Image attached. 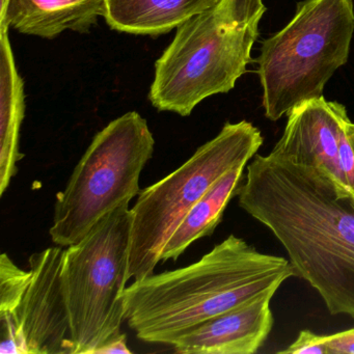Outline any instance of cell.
<instances>
[{"instance_id": "cell-8", "label": "cell", "mask_w": 354, "mask_h": 354, "mask_svg": "<svg viewBox=\"0 0 354 354\" xmlns=\"http://www.w3.org/2000/svg\"><path fill=\"white\" fill-rule=\"evenodd\" d=\"M65 250L46 248L30 256L32 279L1 353L72 354L71 322L64 293Z\"/></svg>"}, {"instance_id": "cell-9", "label": "cell", "mask_w": 354, "mask_h": 354, "mask_svg": "<svg viewBox=\"0 0 354 354\" xmlns=\"http://www.w3.org/2000/svg\"><path fill=\"white\" fill-rule=\"evenodd\" d=\"M344 105L312 99L294 107L281 140L270 154L283 160L312 167L335 189L339 198H350L339 169L341 142L348 119Z\"/></svg>"}, {"instance_id": "cell-7", "label": "cell", "mask_w": 354, "mask_h": 354, "mask_svg": "<svg viewBox=\"0 0 354 354\" xmlns=\"http://www.w3.org/2000/svg\"><path fill=\"white\" fill-rule=\"evenodd\" d=\"M132 214L126 204L103 217L88 235L66 248L64 293L71 322L72 354L98 353L121 337L128 281Z\"/></svg>"}, {"instance_id": "cell-17", "label": "cell", "mask_w": 354, "mask_h": 354, "mask_svg": "<svg viewBox=\"0 0 354 354\" xmlns=\"http://www.w3.org/2000/svg\"><path fill=\"white\" fill-rule=\"evenodd\" d=\"M322 337L327 354H354V328Z\"/></svg>"}, {"instance_id": "cell-6", "label": "cell", "mask_w": 354, "mask_h": 354, "mask_svg": "<svg viewBox=\"0 0 354 354\" xmlns=\"http://www.w3.org/2000/svg\"><path fill=\"white\" fill-rule=\"evenodd\" d=\"M155 140L146 120L130 111L95 136L57 194L49 235L55 245L68 248L84 239L109 213L142 192L140 178L152 158Z\"/></svg>"}, {"instance_id": "cell-16", "label": "cell", "mask_w": 354, "mask_h": 354, "mask_svg": "<svg viewBox=\"0 0 354 354\" xmlns=\"http://www.w3.org/2000/svg\"><path fill=\"white\" fill-rule=\"evenodd\" d=\"M281 354H327L323 337L308 329L301 330L297 339L285 350L277 352Z\"/></svg>"}, {"instance_id": "cell-19", "label": "cell", "mask_w": 354, "mask_h": 354, "mask_svg": "<svg viewBox=\"0 0 354 354\" xmlns=\"http://www.w3.org/2000/svg\"><path fill=\"white\" fill-rule=\"evenodd\" d=\"M350 133H351L352 140H353L354 144V123H350Z\"/></svg>"}, {"instance_id": "cell-1", "label": "cell", "mask_w": 354, "mask_h": 354, "mask_svg": "<svg viewBox=\"0 0 354 354\" xmlns=\"http://www.w3.org/2000/svg\"><path fill=\"white\" fill-rule=\"evenodd\" d=\"M239 206L281 242L296 277L331 315L354 319V201L339 198L314 169L257 154L246 165Z\"/></svg>"}, {"instance_id": "cell-3", "label": "cell", "mask_w": 354, "mask_h": 354, "mask_svg": "<svg viewBox=\"0 0 354 354\" xmlns=\"http://www.w3.org/2000/svg\"><path fill=\"white\" fill-rule=\"evenodd\" d=\"M265 12L263 0H221L180 24L155 64L153 106L188 117L205 99L233 90L252 63Z\"/></svg>"}, {"instance_id": "cell-12", "label": "cell", "mask_w": 354, "mask_h": 354, "mask_svg": "<svg viewBox=\"0 0 354 354\" xmlns=\"http://www.w3.org/2000/svg\"><path fill=\"white\" fill-rule=\"evenodd\" d=\"M221 0H107L104 19L113 30L158 36L177 28Z\"/></svg>"}, {"instance_id": "cell-5", "label": "cell", "mask_w": 354, "mask_h": 354, "mask_svg": "<svg viewBox=\"0 0 354 354\" xmlns=\"http://www.w3.org/2000/svg\"><path fill=\"white\" fill-rule=\"evenodd\" d=\"M264 138L248 121L227 123L179 169L142 190L131 209L127 279L154 273L171 234L223 175L256 156Z\"/></svg>"}, {"instance_id": "cell-11", "label": "cell", "mask_w": 354, "mask_h": 354, "mask_svg": "<svg viewBox=\"0 0 354 354\" xmlns=\"http://www.w3.org/2000/svg\"><path fill=\"white\" fill-rule=\"evenodd\" d=\"M107 0H1V28L53 39L66 30L86 32L105 17Z\"/></svg>"}, {"instance_id": "cell-13", "label": "cell", "mask_w": 354, "mask_h": 354, "mask_svg": "<svg viewBox=\"0 0 354 354\" xmlns=\"http://www.w3.org/2000/svg\"><path fill=\"white\" fill-rule=\"evenodd\" d=\"M8 28H1V105H0V196L7 192L17 175V163L24 157L19 150V133L26 103L24 86L16 69Z\"/></svg>"}, {"instance_id": "cell-2", "label": "cell", "mask_w": 354, "mask_h": 354, "mask_svg": "<svg viewBox=\"0 0 354 354\" xmlns=\"http://www.w3.org/2000/svg\"><path fill=\"white\" fill-rule=\"evenodd\" d=\"M295 275L287 259L263 254L230 235L198 262L153 273L126 287L125 321L140 341L171 346L209 319L274 295Z\"/></svg>"}, {"instance_id": "cell-18", "label": "cell", "mask_w": 354, "mask_h": 354, "mask_svg": "<svg viewBox=\"0 0 354 354\" xmlns=\"http://www.w3.org/2000/svg\"><path fill=\"white\" fill-rule=\"evenodd\" d=\"M98 353H131L127 347V337L125 333L109 345L104 346L102 349L99 350Z\"/></svg>"}, {"instance_id": "cell-15", "label": "cell", "mask_w": 354, "mask_h": 354, "mask_svg": "<svg viewBox=\"0 0 354 354\" xmlns=\"http://www.w3.org/2000/svg\"><path fill=\"white\" fill-rule=\"evenodd\" d=\"M32 271L24 270L7 254L0 257V319L3 339H9L13 330L14 319L30 287Z\"/></svg>"}, {"instance_id": "cell-10", "label": "cell", "mask_w": 354, "mask_h": 354, "mask_svg": "<svg viewBox=\"0 0 354 354\" xmlns=\"http://www.w3.org/2000/svg\"><path fill=\"white\" fill-rule=\"evenodd\" d=\"M263 296L196 325L173 344L182 354H254L273 326L270 301Z\"/></svg>"}, {"instance_id": "cell-14", "label": "cell", "mask_w": 354, "mask_h": 354, "mask_svg": "<svg viewBox=\"0 0 354 354\" xmlns=\"http://www.w3.org/2000/svg\"><path fill=\"white\" fill-rule=\"evenodd\" d=\"M244 169L241 165L227 171L192 207L165 244L160 262L177 260L196 240L212 235L230 201L238 196Z\"/></svg>"}, {"instance_id": "cell-4", "label": "cell", "mask_w": 354, "mask_h": 354, "mask_svg": "<svg viewBox=\"0 0 354 354\" xmlns=\"http://www.w3.org/2000/svg\"><path fill=\"white\" fill-rule=\"evenodd\" d=\"M354 32L352 0H304L291 21L266 39L258 57L263 107L277 121L294 107L323 96L347 63Z\"/></svg>"}]
</instances>
